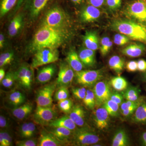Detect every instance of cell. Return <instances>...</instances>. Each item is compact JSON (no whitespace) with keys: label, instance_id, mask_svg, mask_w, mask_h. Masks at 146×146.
Instances as JSON below:
<instances>
[{"label":"cell","instance_id":"cell-1","mask_svg":"<svg viewBox=\"0 0 146 146\" xmlns=\"http://www.w3.org/2000/svg\"><path fill=\"white\" fill-rule=\"evenodd\" d=\"M65 31L43 25L37 31L32 42L31 50L35 52L45 48L57 49L65 41Z\"/></svg>","mask_w":146,"mask_h":146},{"label":"cell","instance_id":"cell-2","mask_svg":"<svg viewBox=\"0 0 146 146\" xmlns=\"http://www.w3.org/2000/svg\"><path fill=\"white\" fill-rule=\"evenodd\" d=\"M111 27L113 30L129 39L146 44V25L131 20L119 19L113 21Z\"/></svg>","mask_w":146,"mask_h":146},{"label":"cell","instance_id":"cell-3","mask_svg":"<svg viewBox=\"0 0 146 146\" xmlns=\"http://www.w3.org/2000/svg\"><path fill=\"white\" fill-rule=\"evenodd\" d=\"M71 137L74 145L76 146H93L101 140L98 134L85 126L73 131Z\"/></svg>","mask_w":146,"mask_h":146},{"label":"cell","instance_id":"cell-4","mask_svg":"<svg viewBox=\"0 0 146 146\" xmlns=\"http://www.w3.org/2000/svg\"><path fill=\"white\" fill-rule=\"evenodd\" d=\"M69 24L68 17L61 9L55 7L49 11L44 25L60 30H65Z\"/></svg>","mask_w":146,"mask_h":146},{"label":"cell","instance_id":"cell-5","mask_svg":"<svg viewBox=\"0 0 146 146\" xmlns=\"http://www.w3.org/2000/svg\"><path fill=\"white\" fill-rule=\"evenodd\" d=\"M58 58L59 52L57 49H41L35 52L33 58L31 67L36 68L54 63L58 60Z\"/></svg>","mask_w":146,"mask_h":146},{"label":"cell","instance_id":"cell-6","mask_svg":"<svg viewBox=\"0 0 146 146\" xmlns=\"http://www.w3.org/2000/svg\"><path fill=\"white\" fill-rule=\"evenodd\" d=\"M103 72L101 70H82L75 73L76 83L84 86H94L102 78Z\"/></svg>","mask_w":146,"mask_h":146},{"label":"cell","instance_id":"cell-7","mask_svg":"<svg viewBox=\"0 0 146 146\" xmlns=\"http://www.w3.org/2000/svg\"><path fill=\"white\" fill-rule=\"evenodd\" d=\"M126 13L138 23L146 25V0H136L129 4Z\"/></svg>","mask_w":146,"mask_h":146},{"label":"cell","instance_id":"cell-8","mask_svg":"<svg viewBox=\"0 0 146 146\" xmlns=\"http://www.w3.org/2000/svg\"><path fill=\"white\" fill-rule=\"evenodd\" d=\"M56 117V112L52 106H36L33 115V119L40 125H48Z\"/></svg>","mask_w":146,"mask_h":146},{"label":"cell","instance_id":"cell-9","mask_svg":"<svg viewBox=\"0 0 146 146\" xmlns=\"http://www.w3.org/2000/svg\"><path fill=\"white\" fill-rule=\"evenodd\" d=\"M56 83L47 84L36 92L35 100L38 106H52L53 95L56 89Z\"/></svg>","mask_w":146,"mask_h":146},{"label":"cell","instance_id":"cell-10","mask_svg":"<svg viewBox=\"0 0 146 146\" xmlns=\"http://www.w3.org/2000/svg\"><path fill=\"white\" fill-rule=\"evenodd\" d=\"M110 84L106 81L98 82L94 86L93 91L96 100V106H100L110 99L112 92Z\"/></svg>","mask_w":146,"mask_h":146},{"label":"cell","instance_id":"cell-11","mask_svg":"<svg viewBox=\"0 0 146 146\" xmlns=\"http://www.w3.org/2000/svg\"><path fill=\"white\" fill-rule=\"evenodd\" d=\"M75 77V73L72 68L67 62L61 63L59 66L56 85L59 86L68 87L72 84Z\"/></svg>","mask_w":146,"mask_h":146},{"label":"cell","instance_id":"cell-12","mask_svg":"<svg viewBox=\"0 0 146 146\" xmlns=\"http://www.w3.org/2000/svg\"><path fill=\"white\" fill-rule=\"evenodd\" d=\"M110 116L108 112L103 106L94 111L93 119L98 129L104 130L108 129L109 126Z\"/></svg>","mask_w":146,"mask_h":146},{"label":"cell","instance_id":"cell-13","mask_svg":"<svg viewBox=\"0 0 146 146\" xmlns=\"http://www.w3.org/2000/svg\"><path fill=\"white\" fill-rule=\"evenodd\" d=\"M65 144L59 141L48 131H41L38 140V146H61Z\"/></svg>","mask_w":146,"mask_h":146},{"label":"cell","instance_id":"cell-14","mask_svg":"<svg viewBox=\"0 0 146 146\" xmlns=\"http://www.w3.org/2000/svg\"><path fill=\"white\" fill-rule=\"evenodd\" d=\"M146 47L142 43H134L130 44L123 48L122 53L124 55L131 58H136L141 56L145 53Z\"/></svg>","mask_w":146,"mask_h":146},{"label":"cell","instance_id":"cell-15","mask_svg":"<svg viewBox=\"0 0 146 146\" xmlns=\"http://www.w3.org/2000/svg\"><path fill=\"white\" fill-rule=\"evenodd\" d=\"M85 111L83 107L80 105L74 106L68 116L72 119L78 126L83 127L85 126Z\"/></svg>","mask_w":146,"mask_h":146},{"label":"cell","instance_id":"cell-16","mask_svg":"<svg viewBox=\"0 0 146 146\" xmlns=\"http://www.w3.org/2000/svg\"><path fill=\"white\" fill-rule=\"evenodd\" d=\"M55 66L52 64L45 66L37 73L36 80L37 82L44 84L48 82L51 79L55 73Z\"/></svg>","mask_w":146,"mask_h":146},{"label":"cell","instance_id":"cell-17","mask_svg":"<svg viewBox=\"0 0 146 146\" xmlns=\"http://www.w3.org/2000/svg\"><path fill=\"white\" fill-rule=\"evenodd\" d=\"M101 12L98 7L89 5L84 8L82 11V21L85 23H91L96 21L100 18Z\"/></svg>","mask_w":146,"mask_h":146},{"label":"cell","instance_id":"cell-18","mask_svg":"<svg viewBox=\"0 0 146 146\" xmlns=\"http://www.w3.org/2000/svg\"><path fill=\"white\" fill-rule=\"evenodd\" d=\"M48 125L50 127L65 128L72 131L76 129L77 126L68 115L55 119L52 121Z\"/></svg>","mask_w":146,"mask_h":146},{"label":"cell","instance_id":"cell-19","mask_svg":"<svg viewBox=\"0 0 146 146\" xmlns=\"http://www.w3.org/2000/svg\"><path fill=\"white\" fill-rule=\"evenodd\" d=\"M82 62L86 67H93L96 63V52L95 50L87 48L82 49L78 54Z\"/></svg>","mask_w":146,"mask_h":146},{"label":"cell","instance_id":"cell-20","mask_svg":"<svg viewBox=\"0 0 146 146\" xmlns=\"http://www.w3.org/2000/svg\"><path fill=\"white\" fill-rule=\"evenodd\" d=\"M132 120L136 123L146 125V100L145 98L133 113Z\"/></svg>","mask_w":146,"mask_h":146},{"label":"cell","instance_id":"cell-21","mask_svg":"<svg viewBox=\"0 0 146 146\" xmlns=\"http://www.w3.org/2000/svg\"><path fill=\"white\" fill-rule=\"evenodd\" d=\"M83 42L87 48L96 50L99 48L98 37L96 33L86 31L83 36Z\"/></svg>","mask_w":146,"mask_h":146},{"label":"cell","instance_id":"cell-22","mask_svg":"<svg viewBox=\"0 0 146 146\" xmlns=\"http://www.w3.org/2000/svg\"><path fill=\"white\" fill-rule=\"evenodd\" d=\"M66 60L75 72L82 70L84 67L78 54L74 49L71 50L68 53Z\"/></svg>","mask_w":146,"mask_h":146},{"label":"cell","instance_id":"cell-23","mask_svg":"<svg viewBox=\"0 0 146 146\" xmlns=\"http://www.w3.org/2000/svg\"><path fill=\"white\" fill-rule=\"evenodd\" d=\"M129 144V138L126 131L123 129L117 131L112 138V146H127Z\"/></svg>","mask_w":146,"mask_h":146},{"label":"cell","instance_id":"cell-24","mask_svg":"<svg viewBox=\"0 0 146 146\" xmlns=\"http://www.w3.org/2000/svg\"><path fill=\"white\" fill-rule=\"evenodd\" d=\"M33 106L31 103H26L20 106L15 108L12 113L14 117L19 120H23L27 118L32 112Z\"/></svg>","mask_w":146,"mask_h":146},{"label":"cell","instance_id":"cell-25","mask_svg":"<svg viewBox=\"0 0 146 146\" xmlns=\"http://www.w3.org/2000/svg\"><path fill=\"white\" fill-rule=\"evenodd\" d=\"M51 129L48 130L58 140L65 144V142L72 136V131L65 128L61 127H51Z\"/></svg>","mask_w":146,"mask_h":146},{"label":"cell","instance_id":"cell-26","mask_svg":"<svg viewBox=\"0 0 146 146\" xmlns=\"http://www.w3.org/2000/svg\"><path fill=\"white\" fill-rule=\"evenodd\" d=\"M108 65L111 70L115 71L118 74H119L124 68V60L118 56H113L110 58Z\"/></svg>","mask_w":146,"mask_h":146},{"label":"cell","instance_id":"cell-27","mask_svg":"<svg viewBox=\"0 0 146 146\" xmlns=\"http://www.w3.org/2000/svg\"><path fill=\"white\" fill-rule=\"evenodd\" d=\"M8 99L9 104L15 108L25 103L26 96L25 94L21 91H15L9 94Z\"/></svg>","mask_w":146,"mask_h":146},{"label":"cell","instance_id":"cell-28","mask_svg":"<svg viewBox=\"0 0 146 146\" xmlns=\"http://www.w3.org/2000/svg\"><path fill=\"white\" fill-rule=\"evenodd\" d=\"M36 127L34 123H24L20 128V135L24 138H31L36 132Z\"/></svg>","mask_w":146,"mask_h":146},{"label":"cell","instance_id":"cell-29","mask_svg":"<svg viewBox=\"0 0 146 146\" xmlns=\"http://www.w3.org/2000/svg\"><path fill=\"white\" fill-rule=\"evenodd\" d=\"M110 83L113 89L118 92L125 91L128 87L126 80L121 76L112 78Z\"/></svg>","mask_w":146,"mask_h":146},{"label":"cell","instance_id":"cell-30","mask_svg":"<svg viewBox=\"0 0 146 146\" xmlns=\"http://www.w3.org/2000/svg\"><path fill=\"white\" fill-rule=\"evenodd\" d=\"M141 91L138 87L131 86L128 87L124 91L123 95L126 100L131 101H136L140 98Z\"/></svg>","mask_w":146,"mask_h":146},{"label":"cell","instance_id":"cell-31","mask_svg":"<svg viewBox=\"0 0 146 146\" xmlns=\"http://www.w3.org/2000/svg\"><path fill=\"white\" fill-rule=\"evenodd\" d=\"M22 22L23 18L21 15H18L13 18L8 28L9 34L11 36L17 34L22 26Z\"/></svg>","mask_w":146,"mask_h":146},{"label":"cell","instance_id":"cell-32","mask_svg":"<svg viewBox=\"0 0 146 146\" xmlns=\"http://www.w3.org/2000/svg\"><path fill=\"white\" fill-rule=\"evenodd\" d=\"M110 116L117 117L119 116L120 110V105L110 99L103 105Z\"/></svg>","mask_w":146,"mask_h":146},{"label":"cell","instance_id":"cell-33","mask_svg":"<svg viewBox=\"0 0 146 146\" xmlns=\"http://www.w3.org/2000/svg\"><path fill=\"white\" fill-rule=\"evenodd\" d=\"M49 0H32L31 13L34 17L38 16L47 5Z\"/></svg>","mask_w":146,"mask_h":146},{"label":"cell","instance_id":"cell-34","mask_svg":"<svg viewBox=\"0 0 146 146\" xmlns=\"http://www.w3.org/2000/svg\"><path fill=\"white\" fill-rule=\"evenodd\" d=\"M83 102L84 105L89 109H94L96 106V100L93 90H87L86 96L83 100Z\"/></svg>","mask_w":146,"mask_h":146},{"label":"cell","instance_id":"cell-35","mask_svg":"<svg viewBox=\"0 0 146 146\" xmlns=\"http://www.w3.org/2000/svg\"><path fill=\"white\" fill-rule=\"evenodd\" d=\"M17 0H1L0 6L1 17L5 15L13 8L16 4Z\"/></svg>","mask_w":146,"mask_h":146},{"label":"cell","instance_id":"cell-36","mask_svg":"<svg viewBox=\"0 0 146 146\" xmlns=\"http://www.w3.org/2000/svg\"><path fill=\"white\" fill-rule=\"evenodd\" d=\"M112 42L107 36L103 37L101 42L100 51L103 56L106 55L111 50L112 46Z\"/></svg>","mask_w":146,"mask_h":146},{"label":"cell","instance_id":"cell-37","mask_svg":"<svg viewBox=\"0 0 146 146\" xmlns=\"http://www.w3.org/2000/svg\"><path fill=\"white\" fill-rule=\"evenodd\" d=\"M69 91L67 86H59L55 92L54 99L58 102L69 98Z\"/></svg>","mask_w":146,"mask_h":146},{"label":"cell","instance_id":"cell-38","mask_svg":"<svg viewBox=\"0 0 146 146\" xmlns=\"http://www.w3.org/2000/svg\"><path fill=\"white\" fill-rule=\"evenodd\" d=\"M58 106L61 111L68 114L72 109L74 105L72 100L68 98L58 101Z\"/></svg>","mask_w":146,"mask_h":146},{"label":"cell","instance_id":"cell-39","mask_svg":"<svg viewBox=\"0 0 146 146\" xmlns=\"http://www.w3.org/2000/svg\"><path fill=\"white\" fill-rule=\"evenodd\" d=\"M33 73L31 68L28 66L23 84L22 87L27 90H30L33 82Z\"/></svg>","mask_w":146,"mask_h":146},{"label":"cell","instance_id":"cell-40","mask_svg":"<svg viewBox=\"0 0 146 146\" xmlns=\"http://www.w3.org/2000/svg\"><path fill=\"white\" fill-rule=\"evenodd\" d=\"M27 67L28 65H22L14 74L16 80L18 81V83L21 86H23V84Z\"/></svg>","mask_w":146,"mask_h":146},{"label":"cell","instance_id":"cell-41","mask_svg":"<svg viewBox=\"0 0 146 146\" xmlns=\"http://www.w3.org/2000/svg\"><path fill=\"white\" fill-rule=\"evenodd\" d=\"M14 54L11 52H8L1 54L0 55V67L2 68L4 66L8 65L13 60Z\"/></svg>","mask_w":146,"mask_h":146},{"label":"cell","instance_id":"cell-42","mask_svg":"<svg viewBox=\"0 0 146 146\" xmlns=\"http://www.w3.org/2000/svg\"><path fill=\"white\" fill-rule=\"evenodd\" d=\"M15 80L16 79L15 75L12 73H8L5 75L1 83L5 88H9L13 86Z\"/></svg>","mask_w":146,"mask_h":146},{"label":"cell","instance_id":"cell-43","mask_svg":"<svg viewBox=\"0 0 146 146\" xmlns=\"http://www.w3.org/2000/svg\"><path fill=\"white\" fill-rule=\"evenodd\" d=\"M72 93L74 96L77 99L82 100L85 98L87 89L85 87H76L72 89Z\"/></svg>","mask_w":146,"mask_h":146},{"label":"cell","instance_id":"cell-44","mask_svg":"<svg viewBox=\"0 0 146 146\" xmlns=\"http://www.w3.org/2000/svg\"><path fill=\"white\" fill-rule=\"evenodd\" d=\"M130 39L124 35L119 33L114 36V42L118 46H123L129 42Z\"/></svg>","mask_w":146,"mask_h":146},{"label":"cell","instance_id":"cell-45","mask_svg":"<svg viewBox=\"0 0 146 146\" xmlns=\"http://www.w3.org/2000/svg\"><path fill=\"white\" fill-rule=\"evenodd\" d=\"M16 145L18 146H37V143L35 140L25 138L24 140L16 141Z\"/></svg>","mask_w":146,"mask_h":146},{"label":"cell","instance_id":"cell-46","mask_svg":"<svg viewBox=\"0 0 146 146\" xmlns=\"http://www.w3.org/2000/svg\"><path fill=\"white\" fill-rule=\"evenodd\" d=\"M124 99V98L123 95L118 92H112L110 98V100L120 106L123 102Z\"/></svg>","mask_w":146,"mask_h":146},{"label":"cell","instance_id":"cell-47","mask_svg":"<svg viewBox=\"0 0 146 146\" xmlns=\"http://www.w3.org/2000/svg\"><path fill=\"white\" fill-rule=\"evenodd\" d=\"M121 1L122 0H106L108 7L112 10H116L119 8Z\"/></svg>","mask_w":146,"mask_h":146},{"label":"cell","instance_id":"cell-48","mask_svg":"<svg viewBox=\"0 0 146 146\" xmlns=\"http://www.w3.org/2000/svg\"><path fill=\"white\" fill-rule=\"evenodd\" d=\"M126 69L129 72H134L138 70V64L137 61L131 60L129 61L126 64Z\"/></svg>","mask_w":146,"mask_h":146},{"label":"cell","instance_id":"cell-49","mask_svg":"<svg viewBox=\"0 0 146 146\" xmlns=\"http://www.w3.org/2000/svg\"><path fill=\"white\" fill-rule=\"evenodd\" d=\"M3 136L5 146H11L13 145V141L11 136L8 132L6 131H1V132Z\"/></svg>","mask_w":146,"mask_h":146},{"label":"cell","instance_id":"cell-50","mask_svg":"<svg viewBox=\"0 0 146 146\" xmlns=\"http://www.w3.org/2000/svg\"><path fill=\"white\" fill-rule=\"evenodd\" d=\"M138 105L134 106H131L125 110L121 112L122 115L125 117H128L131 115H132L135 112L137 108L138 107Z\"/></svg>","mask_w":146,"mask_h":146},{"label":"cell","instance_id":"cell-51","mask_svg":"<svg viewBox=\"0 0 146 146\" xmlns=\"http://www.w3.org/2000/svg\"><path fill=\"white\" fill-rule=\"evenodd\" d=\"M138 70L144 72H146V61L143 59H139L137 61Z\"/></svg>","mask_w":146,"mask_h":146},{"label":"cell","instance_id":"cell-52","mask_svg":"<svg viewBox=\"0 0 146 146\" xmlns=\"http://www.w3.org/2000/svg\"><path fill=\"white\" fill-rule=\"evenodd\" d=\"M8 126V121L5 117L2 115L0 116V127L1 128H6Z\"/></svg>","mask_w":146,"mask_h":146},{"label":"cell","instance_id":"cell-53","mask_svg":"<svg viewBox=\"0 0 146 146\" xmlns=\"http://www.w3.org/2000/svg\"><path fill=\"white\" fill-rule=\"evenodd\" d=\"M105 0H89V3L91 5L96 7H101L104 3Z\"/></svg>","mask_w":146,"mask_h":146},{"label":"cell","instance_id":"cell-54","mask_svg":"<svg viewBox=\"0 0 146 146\" xmlns=\"http://www.w3.org/2000/svg\"><path fill=\"white\" fill-rule=\"evenodd\" d=\"M141 143L143 146H146V131L142 133L141 136Z\"/></svg>","mask_w":146,"mask_h":146},{"label":"cell","instance_id":"cell-55","mask_svg":"<svg viewBox=\"0 0 146 146\" xmlns=\"http://www.w3.org/2000/svg\"><path fill=\"white\" fill-rule=\"evenodd\" d=\"M5 38L3 34L1 33L0 35V48H3L4 44Z\"/></svg>","mask_w":146,"mask_h":146},{"label":"cell","instance_id":"cell-56","mask_svg":"<svg viewBox=\"0 0 146 146\" xmlns=\"http://www.w3.org/2000/svg\"><path fill=\"white\" fill-rule=\"evenodd\" d=\"M5 71L2 68L0 70V82H1L5 76Z\"/></svg>","mask_w":146,"mask_h":146},{"label":"cell","instance_id":"cell-57","mask_svg":"<svg viewBox=\"0 0 146 146\" xmlns=\"http://www.w3.org/2000/svg\"><path fill=\"white\" fill-rule=\"evenodd\" d=\"M71 2L76 5L81 4L84 2V0H70Z\"/></svg>","mask_w":146,"mask_h":146},{"label":"cell","instance_id":"cell-58","mask_svg":"<svg viewBox=\"0 0 146 146\" xmlns=\"http://www.w3.org/2000/svg\"><path fill=\"white\" fill-rule=\"evenodd\" d=\"M0 146H5L3 136L1 133H0Z\"/></svg>","mask_w":146,"mask_h":146},{"label":"cell","instance_id":"cell-59","mask_svg":"<svg viewBox=\"0 0 146 146\" xmlns=\"http://www.w3.org/2000/svg\"><path fill=\"white\" fill-rule=\"evenodd\" d=\"M143 80L146 83V72H145L143 77Z\"/></svg>","mask_w":146,"mask_h":146},{"label":"cell","instance_id":"cell-60","mask_svg":"<svg viewBox=\"0 0 146 146\" xmlns=\"http://www.w3.org/2000/svg\"></svg>","mask_w":146,"mask_h":146}]
</instances>
